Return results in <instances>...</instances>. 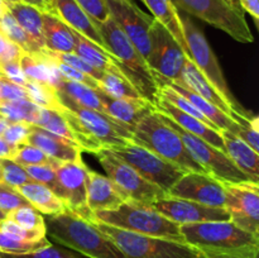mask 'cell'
I'll return each mask as SVG.
<instances>
[{"instance_id": "6da1fadb", "label": "cell", "mask_w": 259, "mask_h": 258, "mask_svg": "<svg viewBox=\"0 0 259 258\" xmlns=\"http://www.w3.org/2000/svg\"><path fill=\"white\" fill-rule=\"evenodd\" d=\"M186 244L204 258H258L259 235L243 230L230 220L180 225Z\"/></svg>"}, {"instance_id": "7a4b0ae2", "label": "cell", "mask_w": 259, "mask_h": 258, "mask_svg": "<svg viewBox=\"0 0 259 258\" xmlns=\"http://www.w3.org/2000/svg\"><path fill=\"white\" fill-rule=\"evenodd\" d=\"M46 234L57 244L88 258H126L120 249L88 220L70 211L47 215Z\"/></svg>"}, {"instance_id": "3957f363", "label": "cell", "mask_w": 259, "mask_h": 258, "mask_svg": "<svg viewBox=\"0 0 259 258\" xmlns=\"http://www.w3.org/2000/svg\"><path fill=\"white\" fill-rule=\"evenodd\" d=\"M96 27L103 38L104 48L115 58L120 72L144 99L156 106L159 88L143 56L111 17L103 23H96Z\"/></svg>"}, {"instance_id": "277c9868", "label": "cell", "mask_w": 259, "mask_h": 258, "mask_svg": "<svg viewBox=\"0 0 259 258\" xmlns=\"http://www.w3.org/2000/svg\"><path fill=\"white\" fill-rule=\"evenodd\" d=\"M99 222L136 234L185 243L180 224L159 214L152 205L126 201L115 210L98 211L90 223Z\"/></svg>"}, {"instance_id": "5b68a950", "label": "cell", "mask_w": 259, "mask_h": 258, "mask_svg": "<svg viewBox=\"0 0 259 258\" xmlns=\"http://www.w3.org/2000/svg\"><path fill=\"white\" fill-rule=\"evenodd\" d=\"M132 142L158 154L185 172L206 174L192 158L179 133L164 123L157 111L148 114L137 124L132 132Z\"/></svg>"}, {"instance_id": "8992f818", "label": "cell", "mask_w": 259, "mask_h": 258, "mask_svg": "<svg viewBox=\"0 0 259 258\" xmlns=\"http://www.w3.org/2000/svg\"><path fill=\"white\" fill-rule=\"evenodd\" d=\"M180 19H181L182 29H184L185 38H186L187 46H189V58L195 63L200 72L204 75V77L211 83L215 90L223 96L228 105L243 119H250L253 114L250 111L245 110L242 104L235 99L232 90L228 86L225 76L223 73L222 67L219 65L217 56L214 51L210 47L206 37L201 28L187 15L186 13L180 12Z\"/></svg>"}, {"instance_id": "52a82bcc", "label": "cell", "mask_w": 259, "mask_h": 258, "mask_svg": "<svg viewBox=\"0 0 259 258\" xmlns=\"http://www.w3.org/2000/svg\"><path fill=\"white\" fill-rule=\"evenodd\" d=\"M91 224L113 240L126 258H204L186 243L136 234L99 222Z\"/></svg>"}, {"instance_id": "ba28073f", "label": "cell", "mask_w": 259, "mask_h": 258, "mask_svg": "<svg viewBox=\"0 0 259 258\" xmlns=\"http://www.w3.org/2000/svg\"><path fill=\"white\" fill-rule=\"evenodd\" d=\"M180 12L194 15L212 27L229 34L240 43H253L252 30L240 8L228 4L225 0H171Z\"/></svg>"}, {"instance_id": "9c48e42d", "label": "cell", "mask_w": 259, "mask_h": 258, "mask_svg": "<svg viewBox=\"0 0 259 258\" xmlns=\"http://www.w3.org/2000/svg\"><path fill=\"white\" fill-rule=\"evenodd\" d=\"M157 113H158V115L161 116L164 123L168 124L171 128H174L179 133V136L181 137L182 142L185 143L192 158L205 169L206 174L219 180L220 182H229V184L252 182L249 177L243 174L224 152L212 147L211 144L205 142L204 139L199 138V137L182 129L181 126L177 125L171 118H168L164 114L159 113V111H157Z\"/></svg>"}, {"instance_id": "30bf717a", "label": "cell", "mask_w": 259, "mask_h": 258, "mask_svg": "<svg viewBox=\"0 0 259 258\" xmlns=\"http://www.w3.org/2000/svg\"><path fill=\"white\" fill-rule=\"evenodd\" d=\"M106 149L131 164L142 177L158 186L166 194L186 174L179 166L132 141L124 146H115Z\"/></svg>"}, {"instance_id": "8fae6325", "label": "cell", "mask_w": 259, "mask_h": 258, "mask_svg": "<svg viewBox=\"0 0 259 258\" xmlns=\"http://www.w3.org/2000/svg\"><path fill=\"white\" fill-rule=\"evenodd\" d=\"M96 157L106 176L128 196L129 201L152 205L167 196L163 190L142 177L131 164L109 149H101Z\"/></svg>"}, {"instance_id": "7c38bea8", "label": "cell", "mask_w": 259, "mask_h": 258, "mask_svg": "<svg viewBox=\"0 0 259 258\" xmlns=\"http://www.w3.org/2000/svg\"><path fill=\"white\" fill-rule=\"evenodd\" d=\"M149 46L147 63L158 88L162 83L176 82L187 57L171 33L156 19L149 29Z\"/></svg>"}, {"instance_id": "4fadbf2b", "label": "cell", "mask_w": 259, "mask_h": 258, "mask_svg": "<svg viewBox=\"0 0 259 258\" xmlns=\"http://www.w3.org/2000/svg\"><path fill=\"white\" fill-rule=\"evenodd\" d=\"M52 167L57 175L66 210L82 219L91 222L93 212L86 204V180L89 167L82 159L73 162H63L53 159Z\"/></svg>"}, {"instance_id": "5bb4252c", "label": "cell", "mask_w": 259, "mask_h": 258, "mask_svg": "<svg viewBox=\"0 0 259 258\" xmlns=\"http://www.w3.org/2000/svg\"><path fill=\"white\" fill-rule=\"evenodd\" d=\"M230 222L243 230L259 235V186L254 182H223Z\"/></svg>"}, {"instance_id": "9a60e30c", "label": "cell", "mask_w": 259, "mask_h": 258, "mask_svg": "<svg viewBox=\"0 0 259 258\" xmlns=\"http://www.w3.org/2000/svg\"><path fill=\"white\" fill-rule=\"evenodd\" d=\"M105 3L110 17L147 61L151 50L149 29L154 18L144 13L132 0H105Z\"/></svg>"}, {"instance_id": "2e32d148", "label": "cell", "mask_w": 259, "mask_h": 258, "mask_svg": "<svg viewBox=\"0 0 259 258\" xmlns=\"http://www.w3.org/2000/svg\"><path fill=\"white\" fill-rule=\"evenodd\" d=\"M167 196L191 200L212 207H224L225 205L223 182L201 172H186L167 191Z\"/></svg>"}, {"instance_id": "e0dca14e", "label": "cell", "mask_w": 259, "mask_h": 258, "mask_svg": "<svg viewBox=\"0 0 259 258\" xmlns=\"http://www.w3.org/2000/svg\"><path fill=\"white\" fill-rule=\"evenodd\" d=\"M152 206L177 224H192L202 222H224L230 217L224 207H212L191 200L166 196L153 202Z\"/></svg>"}, {"instance_id": "ac0fdd59", "label": "cell", "mask_w": 259, "mask_h": 258, "mask_svg": "<svg viewBox=\"0 0 259 258\" xmlns=\"http://www.w3.org/2000/svg\"><path fill=\"white\" fill-rule=\"evenodd\" d=\"M126 201L128 196L108 176L88 168L86 204L93 217L98 211L115 210Z\"/></svg>"}, {"instance_id": "d6986e66", "label": "cell", "mask_w": 259, "mask_h": 258, "mask_svg": "<svg viewBox=\"0 0 259 258\" xmlns=\"http://www.w3.org/2000/svg\"><path fill=\"white\" fill-rule=\"evenodd\" d=\"M95 90L105 109L106 115L125 126L131 133L144 116L156 111V106L144 98L116 99L109 96L100 88Z\"/></svg>"}, {"instance_id": "ffe728a7", "label": "cell", "mask_w": 259, "mask_h": 258, "mask_svg": "<svg viewBox=\"0 0 259 258\" xmlns=\"http://www.w3.org/2000/svg\"><path fill=\"white\" fill-rule=\"evenodd\" d=\"M46 13L53 14L67 24L71 29L76 30L91 42L104 48L103 38L96 27V23L86 14L85 10L76 3V0H50L48 10Z\"/></svg>"}, {"instance_id": "44dd1931", "label": "cell", "mask_w": 259, "mask_h": 258, "mask_svg": "<svg viewBox=\"0 0 259 258\" xmlns=\"http://www.w3.org/2000/svg\"><path fill=\"white\" fill-rule=\"evenodd\" d=\"M175 83H179V85L185 86L189 90H191L192 93H195L196 95H199L200 98L205 99L206 101L211 103L212 105H215L217 108H219L220 110L224 111L225 114H228L229 116H232L235 121L240 124H247L249 119H243L228 105L227 101L223 99V96L215 90L214 86L204 77L201 72L199 71V68L195 66V63L192 62L190 58H186L184 63V67H182L181 75L180 78Z\"/></svg>"}, {"instance_id": "7402d4cb", "label": "cell", "mask_w": 259, "mask_h": 258, "mask_svg": "<svg viewBox=\"0 0 259 258\" xmlns=\"http://www.w3.org/2000/svg\"><path fill=\"white\" fill-rule=\"evenodd\" d=\"M27 143L39 148L50 158L56 159V161L73 162L82 159L81 158L82 149L80 147L56 136V134L45 131L39 126L33 125V124L32 129H30V134L27 139Z\"/></svg>"}, {"instance_id": "603a6c76", "label": "cell", "mask_w": 259, "mask_h": 258, "mask_svg": "<svg viewBox=\"0 0 259 258\" xmlns=\"http://www.w3.org/2000/svg\"><path fill=\"white\" fill-rule=\"evenodd\" d=\"M156 110L171 118L177 125H180L186 132L204 139L205 142L211 144L212 147L224 152V142H223L222 136H220V132L212 129L211 126L205 124L204 121L184 113V111L177 109L176 106H174L168 101L163 100V99H158L156 104Z\"/></svg>"}, {"instance_id": "cb8c5ba5", "label": "cell", "mask_w": 259, "mask_h": 258, "mask_svg": "<svg viewBox=\"0 0 259 258\" xmlns=\"http://www.w3.org/2000/svg\"><path fill=\"white\" fill-rule=\"evenodd\" d=\"M224 142V153L232 159L233 163L247 175L250 181L258 184L259 180V154L247 143L228 131H220Z\"/></svg>"}, {"instance_id": "d4e9b609", "label": "cell", "mask_w": 259, "mask_h": 258, "mask_svg": "<svg viewBox=\"0 0 259 258\" xmlns=\"http://www.w3.org/2000/svg\"><path fill=\"white\" fill-rule=\"evenodd\" d=\"M45 48L51 52L73 53L76 39L73 30L51 13H42Z\"/></svg>"}, {"instance_id": "484cf974", "label": "cell", "mask_w": 259, "mask_h": 258, "mask_svg": "<svg viewBox=\"0 0 259 258\" xmlns=\"http://www.w3.org/2000/svg\"><path fill=\"white\" fill-rule=\"evenodd\" d=\"M19 63L23 73L29 81L47 83L56 88L63 80L53 61L51 60L50 56L46 55L45 51L37 55L23 52Z\"/></svg>"}, {"instance_id": "4316f807", "label": "cell", "mask_w": 259, "mask_h": 258, "mask_svg": "<svg viewBox=\"0 0 259 258\" xmlns=\"http://www.w3.org/2000/svg\"><path fill=\"white\" fill-rule=\"evenodd\" d=\"M163 85V83H162ZM167 85L171 86L172 89L180 93L181 95H184L185 98L189 101H191L195 105V108L207 119L211 124H214L219 131H228L230 133L235 134L237 136L238 132L240 131V128L243 126V124L235 121L232 116H229L228 114H225L224 111L220 110L219 108H217L215 105H212L211 103L206 101L205 99L200 98L199 95H196L195 93H192L191 90H189L185 86L179 85V83L175 82H167ZM245 125V124H244Z\"/></svg>"}, {"instance_id": "83f0119b", "label": "cell", "mask_w": 259, "mask_h": 258, "mask_svg": "<svg viewBox=\"0 0 259 258\" xmlns=\"http://www.w3.org/2000/svg\"><path fill=\"white\" fill-rule=\"evenodd\" d=\"M142 2L151 10L154 19L171 33L172 37L176 39L186 57L189 58V46H187L184 29H182L179 10L172 4L171 0H142Z\"/></svg>"}, {"instance_id": "f1b7e54d", "label": "cell", "mask_w": 259, "mask_h": 258, "mask_svg": "<svg viewBox=\"0 0 259 258\" xmlns=\"http://www.w3.org/2000/svg\"><path fill=\"white\" fill-rule=\"evenodd\" d=\"M17 190L40 214L57 215L66 211V206L62 200L46 185L29 181L17 187Z\"/></svg>"}, {"instance_id": "f546056e", "label": "cell", "mask_w": 259, "mask_h": 258, "mask_svg": "<svg viewBox=\"0 0 259 258\" xmlns=\"http://www.w3.org/2000/svg\"><path fill=\"white\" fill-rule=\"evenodd\" d=\"M7 9L14 17L18 24L27 32L33 42L45 50V39H43V18L42 13L38 8L27 4L24 2H5Z\"/></svg>"}, {"instance_id": "4dcf8cb0", "label": "cell", "mask_w": 259, "mask_h": 258, "mask_svg": "<svg viewBox=\"0 0 259 258\" xmlns=\"http://www.w3.org/2000/svg\"><path fill=\"white\" fill-rule=\"evenodd\" d=\"M55 89L57 91V95L63 96L67 100H70L71 103L76 104L81 108L93 109V110L99 111V113L105 114V109H104L95 89L90 88L85 83L67 80L61 81Z\"/></svg>"}, {"instance_id": "1f68e13d", "label": "cell", "mask_w": 259, "mask_h": 258, "mask_svg": "<svg viewBox=\"0 0 259 258\" xmlns=\"http://www.w3.org/2000/svg\"><path fill=\"white\" fill-rule=\"evenodd\" d=\"M73 35H75L76 39L75 52L73 53L80 56L89 65L98 68V70L104 71V72H106V71L119 70L118 66H116L115 58L110 53L106 52L104 48H101L100 46L91 42L90 39L85 38L82 34L76 32V30H73Z\"/></svg>"}, {"instance_id": "d6a6232c", "label": "cell", "mask_w": 259, "mask_h": 258, "mask_svg": "<svg viewBox=\"0 0 259 258\" xmlns=\"http://www.w3.org/2000/svg\"><path fill=\"white\" fill-rule=\"evenodd\" d=\"M99 88L111 98L139 99L143 96L131 83V81L120 72V70L106 71L99 81Z\"/></svg>"}, {"instance_id": "836d02e7", "label": "cell", "mask_w": 259, "mask_h": 258, "mask_svg": "<svg viewBox=\"0 0 259 258\" xmlns=\"http://www.w3.org/2000/svg\"><path fill=\"white\" fill-rule=\"evenodd\" d=\"M0 28H2L4 34L8 37V39L14 43V45H17L23 52L30 53V55H37V53L43 51L33 42L32 38L27 34V32L18 24V22L10 14L8 9L5 10L2 19H0Z\"/></svg>"}, {"instance_id": "e575fe53", "label": "cell", "mask_w": 259, "mask_h": 258, "mask_svg": "<svg viewBox=\"0 0 259 258\" xmlns=\"http://www.w3.org/2000/svg\"><path fill=\"white\" fill-rule=\"evenodd\" d=\"M52 243L47 237L38 240H28L0 229V253L2 254H27L48 247Z\"/></svg>"}, {"instance_id": "d590c367", "label": "cell", "mask_w": 259, "mask_h": 258, "mask_svg": "<svg viewBox=\"0 0 259 258\" xmlns=\"http://www.w3.org/2000/svg\"><path fill=\"white\" fill-rule=\"evenodd\" d=\"M25 93H27L28 100L32 101L35 105L43 109H50L60 113L63 109L62 104L60 103L57 96V91L53 86L47 83L35 82V81H27L24 85Z\"/></svg>"}, {"instance_id": "8d00e7d4", "label": "cell", "mask_w": 259, "mask_h": 258, "mask_svg": "<svg viewBox=\"0 0 259 258\" xmlns=\"http://www.w3.org/2000/svg\"><path fill=\"white\" fill-rule=\"evenodd\" d=\"M34 125L39 126V128L45 129V131L50 132V133L56 134V136L61 137V138L66 139V141L77 146L75 134H73L70 124L66 121V119L58 111L40 108L39 116H38Z\"/></svg>"}, {"instance_id": "74e56055", "label": "cell", "mask_w": 259, "mask_h": 258, "mask_svg": "<svg viewBox=\"0 0 259 258\" xmlns=\"http://www.w3.org/2000/svg\"><path fill=\"white\" fill-rule=\"evenodd\" d=\"M5 219L15 223L17 225L22 227L23 229L38 233V234H42L47 237V234H46L45 218L30 204L17 207L13 211H10Z\"/></svg>"}, {"instance_id": "f35d334b", "label": "cell", "mask_w": 259, "mask_h": 258, "mask_svg": "<svg viewBox=\"0 0 259 258\" xmlns=\"http://www.w3.org/2000/svg\"><path fill=\"white\" fill-rule=\"evenodd\" d=\"M24 168L32 181L46 185L60 199L62 197V191H61L60 184H58L57 175H56V171L52 167V164H34V166H25Z\"/></svg>"}, {"instance_id": "ab89813d", "label": "cell", "mask_w": 259, "mask_h": 258, "mask_svg": "<svg viewBox=\"0 0 259 258\" xmlns=\"http://www.w3.org/2000/svg\"><path fill=\"white\" fill-rule=\"evenodd\" d=\"M12 159L23 167L34 166V164H51L53 162V159L50 158L45 152L29 143L18 146Z\"/></svg>"}, {"instance_id": "60d3db41", "label": "cell", "mask_w": 259, "mask_h": 258, "mask_svg": "<svg viewBox=\"0 0 259 258\" xmlns=\"http://www.w3.org/2000/svg\"><path fill=\"white\" fill-rule=\"evenodd\" d=\"M0 167H2V181L14 189L32 181L24 167L13 159H0Z\"/></svg>"}, {"instance_id": "b9f144b4", "label": "cell", "mask_w": 259, "mask_h": 258, "mask_svg": "<svg viewBox=\"0 0 259 258\" xmlns=\"http://www.w3.org/2000/svg\"><path fill=\"white\" fill-rule=\"evenodd\" d=\"M45 52L47 53V55H50L51 57L56 58V60H58V61H61V62L66 63V65L71 66V67L75 68V70H77V71H80V72L85 73V75L90 76V77H93L94 80H96L98 82L100 81V78L103 77L104 71H100V70H98V68L93 67L91 65H89L86 61H83L82 58H81L80 56L76 55V53L51 52V51L46 50V48H45Z\"/></svg>"}, {"instance_id": "7bdbcfd3", "label": "cell", "mask_w": 259, "mask_h": 258, "mask_svg": "<svg viewBox=\"0 0 259 258\" xmlns=\"http://www.w3.org/2000/svg\"><path fill=\"white\" fill-rule=\"evenodd\" d=\"M0 258H88L80 253L75 252L72 249H68L66 247L60 245H48L35 252L27 253V254H2Z\"/></svg>"}, {"instance_id": "ee69618b", "label": "cell", "mask_w": 259, "mask_h": 258, "mask_svg": "<svg viewBox=\"0 0 259 258\" xmlns=\"http://www.w3.org/2000/svg\"><path fill=\"white\" fill-rule=\"evenodd\" d=\"M23 205H29V202L20 195L17 189L0 181V210L8 215L10 211Z\"/></svg>"}, {"instance_id": "f6af8a7d", "label": "cell", "mask_w": 259, "mask_h": 258, "mask_svg": "<svg viewBox=\"0 0 259 258\" xmlns=\"http://www.w3.org/2000/svg\"><path fill=\"white\" fill-rule=\"evenodd\" d=\"M32 124L27 121H18V123H9L8 128L3 133V138L13 147H18L20 144L27 143V139L30 134Z\"/></svg>"}, {"instance_id": "bcb514c9", "label": "cell", "mask_w": 259, "mask_h": 258, "mask_svg": "<svg viewBox=\"0 0 259 258\" xmlns=\"http://www.w3.org/2000/svg\"><path fill=\"white\" fill-rule=\"evenodd\" d=\"M43 51H45V50H43ZM46 55H47V53H46ZM48 56H50V55H48ZM50 57H51V56H50ZM51 60L53 61L56 68H57L58 72L61 73V76H62L63 80L75 81V82L85 83V85L90 86V88H93V89H98L99 88L98 81L94 80V78L90 77V76H88V75H85V73L80 72V71L75 70V68H72L71 66L66 65V63H63V62H61V61L56 60V58L51 57Z\"/></svg>"}, {"instance_id": "7dc6e473", "label": "cell", "mask_w": 259, "mask_h": 258, "mask_svg": "<svg viewBox=\"0 0 259 258\" xmlns=\"http://www.w3.org/2000/svg\"><path fill=\"white\" fill-rule=\"evenodd\" d=\"M95 23H103L110 17L105 0H76Z\"/></svg>"}, {"instance_id": "c3c4849f", "label": "cell", "mask_w": 259, "mask_h": 258, "mask_svg": "<svg viewBox=\"0 0 259 258\" xmlns=\"http://www.w3.org/2000/svg\"><path fill=\"white\" fill-rule=\"evenodd\" d=\"M258 134H259V118L257 115H253L252 118L248 120V123L240 128V131L238 132L237 137L242 139L244 143H247L250 148L254 149L255 152H258L259 151Z\"/></svg>"}, {"instance_id": "681fc988", "label": "cell", "mask_w": 259, "mask_h": 258, "mask_svg": "<svg viewBox=\"0 0 259 258\" xmlns=\"http://www.w3.org/2000/svg\"><path fill=\"white\" fill-rule=\"evenodd\" d=\"M0 78L17 83V85L23 86V88H24L28 81V78L23 73L22 67H20L19 60L0 63Z\"/></svg>"}, {"instance_id": "f907efd6", "label": "cell", "mask_w": 259, "mask_h": 258, "mask_svg": "<svg viewBox=\"0 0 259 258\" xmlns=\"http://www.w3.org/2000/svg\"><path fill=\"white\" fill-rule=\"evenodd\" d=\"M0 99L2 101H9V103H15V101L28 100L27 93L23 86L13 83L10 81L0 78Z\"/></svg>"}, {"instance_id": "816d5d0a", "label": "cell", "mask_w": 259, "mask_h": 258, "mask_svg": "<svg viewBox=\"0 0 259 258\" xmlns=\"http://www.w3.org/2000/svg\"><path fill=\"white\" fill-rule=\"evenodd\" d=\"M22 55L23 51L17 45H14V43L8 39V37L0 28V63L20 60Z\"/></svg>"}, {"instance_id": "f5cc1de1", "label": "cell", "mask_w": 259, "mask_h": 258, "mask_svg": "<svg viewBox=\"0 0 259 258\" xmlns=\"http://www.w3.org/2000/svg\"><path fill=\"white\" fill-rule=\"evenodd\" d=\"M238 4L243 12L249 13L250 17L258 24L259 19V0H238Z\"/></svg>"}, {"instance_id": "db71d44e", "label": "cell", "mask_w": 259, "mask_h": 258, "mask_svg": "<svg viewBox=\"0 0 259 258\" xmlns=\"http://www.w3.org/2000/svg\"><path fill=\"white\" fill-rule=\"evenodd\" d=\"M15 151H17V147H13L0 136V159L9 158L12 159L14 156Z\"/></svg>"}, {"instance_id": "11a10c76", "label": "cell", "mask_w": 259, "mask_h": 258, "mask_svg": "<svg viewBox=\"0 0 259 258\" xmlns=\"http://www.w3.org/2000/svg\"><path fill=\"white\" fill-rule=\"evenodd\" d=\"M22 2L27 3V4L33 5V7L38 8L40 12H47L48 10V3L50 0H22Z\"/></svg>"}, {"instance_id": "9f6ffc18", "label": "cell", "mask_w": 259, "mask_h": 258, "mask_svg": "<svg viewBox=\"0 0 259 258\" xmlns=\"http://www.w3.org/2000/svg\"><path fill=\"white\" fill-rule=\"evenodd\" d=\"M8 125H9V121H8L4 116L0 115V136H3V133H4L5 129L8 128Z\"/></svg>"}, {"instance_id": "6f0895ef", "label": "cell", "mask_w": 259, "mask_h": 258, "mask_svg": "<svg viewBox=\"0 0 259 258\" xmlns=\"http://www.w3.org/2000/svg\"><path fill=\"white\" fill-rule=\"evenodd\" d=\"M5 10H7V5H5V2H4V0H0V19H2L3 14L5 13Z\"/></svg>"}, {"instance_id": "680465c9", "label": "cell", "mask_w": 259, "mask_h": 258, "mask_svg": "<svg viewBox=\"0 0 259 258\" xmlns=\"http://www.w3.org/2000/svg\"><path fill=\"white\" fill-rule=\"evenodd\" d=\"M225 2H227L228 4L233 5V7H235V8H240V7H239V4H238V0H225ZM240 9H242V8H240Z\"/></svg>"}, {"instance_id": "91938a15", "label": "cell", "mask_w": 259, "mask_h": 258, "mask_svg": "<svg viewBox=\"0 0 259 258\" xmlns=\"http://www.w3.org/2000/svg\"><path fill=\"white\" fill-rule=\"evenodd\" d=\"M5 218H7V214H5L3 210H0V222H2V220H4Z\"/></svg>"}, {"instance_id": "94428289", "label": "cell", "mask_w": 259, "mask_h": 258, "mask_svg": "<svg viewBox=\"0 0 259 258\" xmlns=\"http://www.w3.org/2000/svg\"><path fill=\"white\" fill-rule=\"evenodd\" d=\"M4 2H22V0H4Z\"/></svg>"}, {"instance_id": "6125c7cd", "label": "cell", "mask_w": 259, "mask_h": 258, "mask_svg": "<svg viewBox=\"0 0 259 258\" xmlns=\"http://www.w3.org/2000/svg\"><path fill=\"white\" fill-rule=\"evenodd\" d=\"M0 181H2V167H0Z\"/></svg>"}, {"instance_id": "be15d7a7", "label": "cell", "mask_w": 259, "mask_h": 258, "mask_svg": "<svg viewBox=\"0 0 259 258\" xmlns=\"http://www.w3.org/2000/svg\"><path fill=\"white\" fill-rule=\"evenodd\" d=\"M0 88H2V85H0ZM0 101H2V99H0Z\"/></svg>"}]
</instances>
